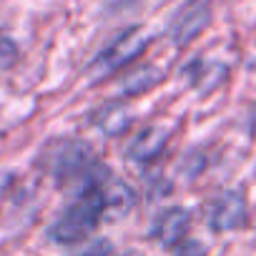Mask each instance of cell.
<instances>
[{"label": "cell", "mask_w": 256, "mask_h": 256, "mask_svg": "<svg viewBox=\"0 0 256 256\" xmlns=\"http://www.w3.org/2000/svg\"><path fill=\"white\" fill-rule=\"evenodd\" d=\"M164 78V73L154 66H144L138 70H134L131 76H126L120 80V93L123 96H138V93H146L148 88H154L158 80Z\"/></svg>", "instance_id": "cell-8"}, {"label": "cell", "mask_w": 256, "mask_h": 256, "mask_svg": "<svg viewBox=\"0 0 256 256\" xmlns=\"http://www.w3.org/2000/svg\"><path fill=\"white\" fill-rule=\"evenodd\" d=\"M208 23H211V8L206 3H194L176 18L171 28V38L178 48H184L191 40H196V36H201Z\"/></svg>", "instance_id": "cell-5"}, {"label": "cell", "mask_w": 256, "mask_h": 256, "mask_svg": "<svg viewBox=\"0 0 256 256\" xmlns=\"http://www.w3.org/2000/svg\"><path fill=\"white\" fill-rule=\"evenodd\" d=\"M246 196L241 191H224L208 204L206 221L214 231H234L246 224Z\"/></svg>", "instance_id": "cell-3"}, {"label": "cell", "mask_w": 256, "mask_h": 256, "mask_svg": "<svg viewBox=\"0 0 256 256\" xmlns=\"http://www.w3.org/2000/svg\"><path fill=\"white\" fill-rule=\"evenodd\" d=\"M146 50V36L141 30H128L123 33L108 50H103L96 60V73L100 76H110L120 68H126L128 63H134L141 53Z\"/></svg>", "instance_id": "cell-2"}, {"label": "cell", "mask_w": 256, "mask_h": 256, "mask_svg": "<svg viewBox=\"0 0 256 256\" xmlns=\"http://www.w3.org/2000/svg\"><path fill=\"white\" fill-rule=\"evenodd\" d=\"M168 138H171L168 128L148 126L131 141V146H128V158H134V161H151L158 154H164V148L168 146Z\"/></svg>", "instance_id": "cell-6"}, {"label": "cell", "mask_w": 256, "mask_h": 256, "mask_svg": "<svg viewBox=\"0 0 256 256\" xmlns=\"http://www.w3.org/2000/svg\"><path fill=\"white\" fill-rule=\"evenodd\" d=\"M103 191V201H106V211H116V214H126L134 206V191L128 188L123 181H108Z\"/></svg>", "instance_id": "cell-9"}, {"label": "cell", "mask_w": 256, "mask_h": 256, "mask_svg": "<svg viewBox=\"0 0 256 256\" xmlns=\"http://www.w3.org/2000/svg\"><path fill=\"white\" fill-rule=\"evenodd\" d=\"M90 148L83 141H58L48 151V166L58 178H68L76 174H83L90 164Z\"/></svg>", "instance_id": "cell-4"}, {"label": "cell", "mask_w": 256, "mask_h": 256, "mask_svg": "<svg viewBox=\"0 0 256 256\" xmlns=\"http://www.w3.org/2000/svg\"><path fill=\"white\" fill-rule=\"evenodd\" d=\"M106 211V201H103V191L96 186V188H88L60 218L58 224L53 226V238L63 241V244H73V241H80L86 238L100 221Z\"/></svg>", "instance_id": "cell-1"}, {"label": "cell", "mask_w": 256, "mask_h": 256, "mask_svg": "<svg viewBox=\"0 0 256 256\" xmlns=\"http://www.w3.org/2000/svg\"><path fill=\"white\" fill-rule=\"evenodd\" d=\"M188 226H191V216L188 211L184 208H168L161 214L158 224H156V236L164 246L168 248H178L184 241H186V234H188Z\"/></svg>", "instance_id": "cell-7"}]
</instances>
